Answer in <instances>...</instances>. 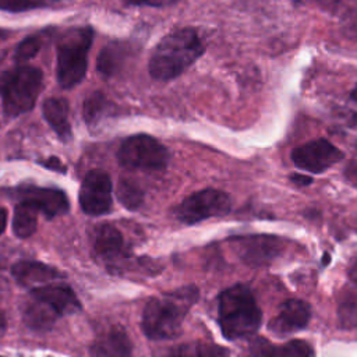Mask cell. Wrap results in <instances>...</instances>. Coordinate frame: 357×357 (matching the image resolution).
Segmentation results:
<instances>
[{"label":"cell","instance_id":"cell-1","mask_svg":"<svg viewBox=\"0 0 357 357\" xmlns=\"http://www.w3.org/2000/svg\"><path fill=\"white\" fill-rule=\"evenodd\" d=\"M198 297V287L192 284L152 297L142 311L144 335L151 340H167L178 336L184 318Z\"/></svg>","mask_w":357,"mask_h":357},{"label":"cell","instance_id":"cell-2","mask_svg":"<svg viewBox=\"0 0 357 357\" xmlns=\"http://www.w3.org/2000/svg\"><path fill=\"white\" fill-rule=\"evenodd\" d=\"M202 53L204 45L195 29H174L155 46L148 61V71L156 81H170L184 73Z\"/></svg>","mask_w":357,"mask_h":357},{"label":"cell","instance_id":"cell-3","mask_svg":"<svg viewBox=\"0 0 357 357\" xmlns=\"http://www.w3.org/2000/svg\"><path fill=\"white\" fill-rule=\"evenodd\" d=\"M218 322L227 340L255 336L262 324V311L247 284L236 283L219 294Z\"/></svg>","mask_w":357,"mask_h":357},{"label":"cell","instance_id":"cell-4","mask_svg":"<svg viewBox=\"0 0 357 357\" xmlns=\"http://www.w3.org/2000/svg\"><path fill=\"white\" fill-rule=\"evenodd\" d=\"M93 40L91 26L70 28L57 40V81L64 89L78 85L86 73L88 53Z\"/></svg>","mask_w":357,"mask_h":357},{"label":"cell","instance_id":"cell-5","mask_svg":"<svg viewBox=\"0 0 357 357\" xmlns=\"http://www.w3.org/2000/svg\"><path fill=\"white\" fill-rule=\"evenodd\" d=\"M43 73L40 68L20 64L0 74V98L3 110L10 117L29 112L40 93Z\"/></svg>","mask_w":357,"mask_h":357},{"label":"cell","instance_id":"cell-6","mask_svg":"<svg viewBox=\"0 0 357 357\" xmlns=\"http://www.w3.org/2000/svg\"><path fill=\"white\" fill-rule=\"evenodd\" d=\"M167 148L148 134H135L126 138L119 151L117 159L121 166L141 170H162L169 162Z\"/></svg>","mask_w":357,"mask_h":357},{"label":"cell","instance_id":"cell-7","mask_svg":"<svg viewBox=\"0 0 357 357\" xmlns=\"http://www.w3.org/2000/svg\"><path fill=\"white\" fill-rule=\"evenodd\" d=\"M231 209L230 195L216 188H204L184 198L173 211L174 216L185 223L195 225L202 220L225 216Z\"/></svg>","mask_w":357,"mask_h":357},{"label":"cell","instance_id":"cell-8","mask_svg":"<svg viewBox=\"0 0 357 357\" xmlns=\"http://www.w3.org/2000/svg\"><path fill=\"white\" fill-rule=\"evenodd\" d=\"M234 252L248 266L272 264L284 250V240L273 234H247L230 238Z\"/></svg>","mask_w":357,"mask_h":357},{"label":"cell","instance_id":"cell-9","mask_svg":"<svg viewBox=\"0 0 357 357\" xmlns=\"http://www.w3.org/2000/svg\"><path fill=\"white\" fill-rule=\"evenodd\" d=\"M291 162L303 172L321 174L344 158V153L325 138H317L291 151Z\"/></svg>","mask_w":357,"mask_h":357},{"label":"cell","instance_id":"cell-10","mask_svg":"<svg viewBox=\"0 0 357 357\" xmlns=\"http://www.w3.org/2000/svg\"><path fill=\"white\" fill-rule=\"evenodd\" d=\"M112 180L110 176L100 169L86 173L79 188V206L89 216H100L112 208Z\"/></svg>","mask_w":357,"mask_h":357},{"label":"cell","instance_id":"cell-11","mask_svg":"<svg viewBox=\"0 0 357 357\" xmlns=\"http://www.w3.org/2000/svg\"><path fill=\"white\" fill-rule=\"evenodd\" d=\"M311 305L301 298H289L279 305L278 314L269 321L268 328L278 336H286L307 328L311 321Z\"/></svg>","mask_w":357,"mask_h":357},{"label":"cell","instance_id":"cell-12","mask_svg":"<svg viewBox=\"0 0 357 357\" xmlns=\"http://www.w3.org/2000/svg\"><path fill=\"white\" fill-rule=\"evenodd\" d=\"M93 251L107 266H117L127 258L124 237L121 231L110 223H100L95 227Z\"/></svg>","mask_w":357,"mask_h":357},{"label":"cell","instance_id":"cell-13","mask_svg":"<svg viewBox=\"0 0 357 357\" xmlns=\"http://www.w3.org/2000/svg\"><path fill=\"white\" fill-rule=\"evenodd\" d=\"M20 198L31 202L39 213L52 219L59 215H64L70 209V202L64 191L59 188L25 185L20 188Z\"/></svg>","mask_w":357,"mask_h":357},{"label":"cell","instance_id":"cell-14","mask_svg":"<svg viewBox=\"0 0 357 357\" xmlns=\"http://www.w3.org/2000/svg\"><path fill=\"white\" fill-rule=\"evenodd\" d=\"M248 351L252 357H315L314 347L304 339H290L278 344L266 337L252 336Z\"/></svg>","mask_w":357,"mask_h":357},{"label":"cell","instance_id":"cell-15","mask_svg":"<svg viewBox=\"0 0 357 357\" xmlns=\"http://www.w3.org/2000/svg\"><path fill=\"white\" fill-rule=\"evenodd\" d=\"M31 297L47 304L59 317L81 310V303L74 290L67 284H45L31 290Z\"/></svg>","mask_w":357,"mask_h":357},{"label":"cell","instance_id":"cell-16","mask_svg":"<svg viewBox=\"0 0 357 357\" xmlns=\"http://www.w3.org/2000/svg\"><path fill=\"white\" fill-rule=\"evenodd\" d=\"M13 278L25 287L36 289L52 283L56 279H61L64 275L56 268L39 262V261H21L11 269Z\"/></svg>","mask_w":357,"mask_h":357},{"label":"cell","instance_id":"cell-17","mask_svg":"<svg viewBox=\"0 0 357 357\" xmlns=\"http://www.w3.org/2000/svg\"><path fill=\"white\" fill-rule=\"evenodd\" d=\"M42 113L47 124L61 141H68L73 135L68 120V103L63 98H49L42 105Z\"/></svg>","mask_w":357,"mask_h":357},{"label":"cell","instance_id":"cell-18","mask_svg":"<svg viewBox=\"0 0 357 357\" xmlns=\"http://www.w3.org/2000/svg\"><path fill=\"white\" fill-rule=\"evenodd\" d=\"M93 351L98 357H131L132 344L124 329L113 328L93 346Z\"/></svg>","mask_w":357,"mask_h":357},{"label":"cell","instance_id":"cell-19","mask_svg":"<svg viewBox=\"0 0 357 357\" xmlns=\"http://www.w3.org/2000/svg\"><path fill=\"white\" fill-rule=\"evenodd\" d=\"M59 315L43 301L32 300L24 307V322L36 331H46L50 329Z\"/></svg>","mask_w":357,"mask_h":357},{"label":"cell","instance_id":"cell-20","mask_svg":"<svg viewBox=\"0 0 357 357\" xmlns=\"http://www.w3.org/2000/svg\"><path fill=\"white\" fill-rule=\"evenodd\" d=\"M39 211L28 201L21 199L15 209L13 218V231L20 238L31 237L38 226Z\"/></svg>","mask_w":357,"mask_h":357},{"label":"cell","instance_id":"cell-21","mask_svg":"<svg viewBox=\"0 0 357 357\" xmlns=\"http://www.w3.org/2000/svg\"><path fill=\"white\" fill-rule=\"evenodd\" d=\"M169 357H230V350L211 342H187L174 347Z\"/></svg>","mask_w":357,"mask_h":357},{"label":"cell","instance_id":"cell-22","mask_svg":"<svg viewBox=\"0 0 357 357\" xmlns=\"http://www.w3.org/2000/svg\"><path fill=\"white\" fill-rule=\"evenodd\" d=\"M127 56H128V50L126 45L117 43V42L109 43L100 50L98 56V61H96L98 71L105 77H112L121 68Z\"/></svg>","mask_w":357,"mask_h":357},{"label":"cell","instance_id":"cell-23","mask_svg":"<svg viewBox=\"0 0 357 357\" xmlns=\"http://www.w3.org/2000/svg\"><path fill=\"white\" fill-rule=\"evenodd\" d=\"M336 317L340 329H357V290H347L339 297Z\"/></svg>","mask_w":357,"mask_h":357},{"label":"cell","instance_id":"cell-24","mask_svg":"<svg viewBox=\"0 0 357 357\" xmlns=\"http://www.w3.org/2000/svg\"><path fill=\"white\" fill-rule=\"evenodd\" d=\"M107 109V99L102 92L89 93L82 103V116L88 126H96L105 116Z\"/></svg>","mask_w":357,"mask_h":357},{"label":"cell","instance_id":"cell-25","mask_svg":"<svg viewBox=\"0 0 357 357\" xmlns=\"http://www.w3.org/2000/svg\"><path fill=\"white\" fill-rule=\"evenodd\" d=\"M117 197L119 201L127 208V209H135L142 202V192L141 190L128 180H121L117 187Z\"/></svg>","mask_w":357,"mask_h":357},{"label":"cell","instance_id":"cell-26","mask_svg":"<svg viewBox=\"0 0 357 357\" xmlns=\"http://www.w3.org/2000/svg\"><path fill=\"white\" fill-rule=\"evenodd\" d=\"M59 0H0V10L10 13H21L33 8H43Z\"/></svg>","mask_w":357,"mask_h":357},{"label":"cell","instance_id":"cell-27","mask_svg":"<svg viewBox=\"0 0 357 357\" xmlns=\"http://www.w3.org/2000/svg\"><path fill=\"white\" fill-rule=\"evenodd\" d=\"M40 49V40L38 36H28L21 40L15 49V61L20 64H25L29 59H32L38 50Z\"/></svg>","mask_w":357,"mask_h":357},{"label":"cell","instance_id":"cell-28","mask_svg":"<svg viewBox=\"0 0 357 357\" xmlns=\"http://www.w3.org/2000/svg\"><path fill=\"white\" fill-rule=\"evenodd\" d=\"M343 174H344L346 181L357 190V158H353L351 160H349V163L344 167Z\"/></svg>","mask_w":357,"mask_h":357},{"label":"cell","instance_id":"cell-29","mask_svg":"<svg viewBox=\"0 0 357 357\" xmlns=\"http://www.w3.org/2000/svg\"><path fill=\"white\" fill-rule=\"evenodd\" d=\"M128 6H148V7H166L178 0H123Z\"/></svg>","mask_w":357,"mask_h":357},{"label":"cell","instance_id":"cell-30","mask_svg":"<svg viewBox=\"0 0 357 357\" xmlns=\"http://www.w3.org/2000/svg\"><path fill=\"white\" fill-rule=\"evenodd\" d=\"M290 181L296 185H300V187H307L310 184H312V177L311 176H307L304 173H293L290 176Z\"/></svg>","mask_w":357,"mask_h":357},{"label":"cell","instance_id":"cell-31","mask_svg":"<svg viewBox=\"0 0 357 357\" xmlns=\"http://www.w3.org/2000/svg\"><path fill=\"white\" fill-rule=\"evenodd\" d=\"M40 163H42L45 167L50 169V170H56V172H66V167L63 166L61 160H60V159H57V158H54V156H52V158H49V159H46V160L40 162Z\"/></svg>","mask_w":357,"mask_h":357},{"label":"cell","instance_id":"cell-32","mask_svg":"<svg viewBox=\"0 0 357 357\" xmlns=\"http://www.w3.org/2000/svg\"><path fill=\"white\" fill-rule=\"evenodd\" d=\"M347 278L350 282L357 284V255L351 259L349 268H347Z\"/></svg>","mask_w":357,"mask_h":357},{"label":"cell","instance_id":"cell-33","mask_svg":"<svg viewBox=\"0 0 357 357\" xmlns=\"http://www.w3.org/2000/svg\"><path fill=\"white\" fill-rule=\"evenodd\" d=\"M6 225H7V211L3 206H0V236L4 233Z\"/></svg>","mask_w":357,"mask_h":357},{"label":"cell","instance_id":"cell-34","mask_svg":"<svg viewBox=\"0 0 357 357\" xmlns=\"http://www.w3.org/2000/svg\"><path fill=\"white\" fill-rule=\"evenodd\" d=\"M331 254L329 252H324V255H322V258H321V264H322V266H326L329 262H331Z\"/></svg>","mask_w":357,"mask_h":357},{"label":"cell","instance_id":"cell-35","mask_svg":"<svg viewBox=\"0 0 357 357\" xmlns=\"http://www.w3.org/2000/svg\"><path fill=\"white\" fill-rule=\"evenodd\" d=\"M6 326H7V319H6L4 314L0 311V332H3L6 329Z\"/></svg>","mask_w":357,"mask_h":357},{"label":"cell","instance_id":"cell-36","mask_svg":"<svg viewBox=\"0 0 357 357\" xmlns=\"http://www.w3.org/2000/svg\"><path fill=\"white\" fill-rule=\"evenodd\" d=\"M350 98L354 100V102H357V86L351 91V93H350Z\"/></svg>","mask_w":357,"mask_h":357},{"label":"cell","instance_id":"cell-37","mask_svg":"<svg viewBox=\"0 0 357 357\" xmlns=\"http://www.w3.org/2000/svg\"><path fill=\"white\" fill-rule=\"evenodd\" d=\"M0 357H1V356H0Z\"/></svg>","mask_w":357,"mask_h":357}]
</instances>
